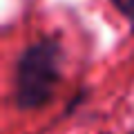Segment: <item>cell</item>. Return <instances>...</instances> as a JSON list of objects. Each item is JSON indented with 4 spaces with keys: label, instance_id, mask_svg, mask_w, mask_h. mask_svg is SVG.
I'll list each match as a JSON object with an SVG mask.
<instances>
[{
    "label": "cell",
    "instance_id": "cell-2",
    "mask_svg": "<svg viewBox=\"0 0 134 134\" xmlns=\"http://www.w3.org/2000/svg\"><path fill=\"white\" fill-rule=\"evenodd\" d=\"M112 5H114L134 27V0H112Z\"/></svg>",
    "mask_w": 134,
    "mask_h": 134
},
{
    "label": "cell",
    "instance_id": "cell-1",
    "mask_svg": "<svg viewBox=\"0 0 134 134\" xmlns=\"http://www.w3.org/2000/svg\"><path fill=\"white\" fill-rule=\"evenodd\" d=\"M63 49L54 38L29 45L16 63V105L23 110L45 105L60 81Z\"/></svg>",
    "mask_w": 134,
    "mask_h": 134
}]
</instances>
